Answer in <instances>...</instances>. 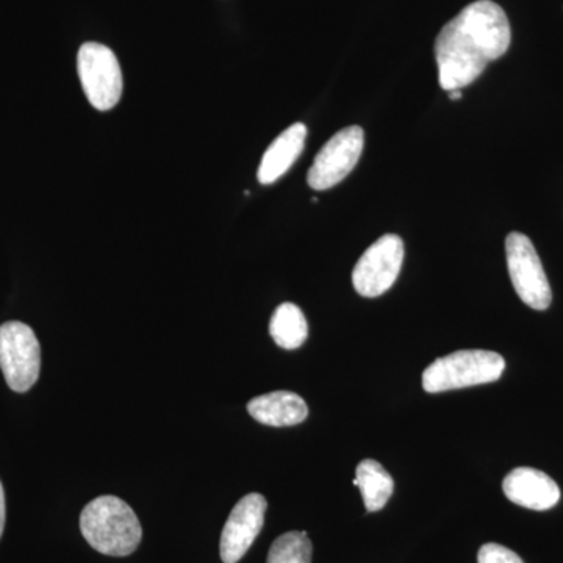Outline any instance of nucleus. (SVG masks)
<instances>
[{
    "instance_id": "f257e3e1",
    "label": "nucleus",
    "mask_w": 563,
    "mask_h": 563,
    "mask_svg": "<svg viewBox=\"0 0 563 563\" xmlns=\"http://www.w3.org/2000/svg\"><path fill=\"white\" fill-rule=\"evenodd\" d=\"M509 20L498 3L477 0L448 22L435 41L439 80L444 91L473 84L488 63L498 60L510 46Z\"/></svg>"
},
{
    "instance_id": "f03ea898",
    "label": "nucleus",
    "mask_w": 563,
    "mask_h": 563,
    "mask_svg": "<svg viewBox=\"0 0 563 563\" xmlns=\"http://www.w3.org/2000/svg\"><path fill=\"white\" fill-rule=\"evenodd\" d=\"M80 531L101 554L125 558L136 551L143 537L139 517L117 496H99L80 515Z\"/></svg>"
},
{
    "instance_id": "7ed1b4c3",
    "label": "nucleus",
    "mask_w": 563,
    "mask_h": 563,
    "mask_svg": "<svg viewBox=\"0 0 563 563\" xmlns=\"http://www.w3.org/2000/svg\"><path fill=\"white\" fill-rule=\"evenodd\" d=\"M506 369L498 352L484 350L455 351L437 358L422 373V388L428 393L459 390L496 383Z\"/></svg>"
},
{
    "instance_id": "20e7f679",
    "label": "nucleus",
    "mask_w": 563,
    "mask_h": 563,
    "mask_svg": "<svg viewBox=\"0 0 563 563\" xmlns=\"http://www.w3.org/2000/svg\"><path fill=\"white\" fill-rule=\"evenodd\" d=\"M41 347L35 332L20 321L0 325V369L13 391L31 390L40 377Z\"/></svg>"
},
{
    "instance_id": "39448f33",
    "label": "nucleus",
    "mask_w": 563,
    "mask_h": 563,
    "mask_svg": "<svg viewBox=\"0 0 563 563\" xmlns=\"http://www.w3.org/2000/svg\"><path fill=\"white\" fill-rule=\"evenodd\" d=\"M77 70L85 96L96 110H111L120 102L121 66L109 47L99 43H85L77 55Z\"/></svg>"
},
{
    "instance_id": "423d86ee",
    "label": "nucleus",
    "mask_w": 563,
    "mask_h": 563,
    "mask_svg": "<svg viewBox=\"0 0 563 563\" xmlns=\"http://www.w3.org/2000/svg\"><path fill=\"white\" fill-rule=\"evenodd\" d=\"M510 280L521 301L533 310H547L553 301L550 282L529 236L509 233L506 240Z\"/></svg>"
},
{
    "instance_id": "0eeeda50",
    "label": "nucleus",
    "mask_w": 563,
    "mask_h": 563,
    "mask_svg": "<svg viewBox=\"0 0 563 563\" xmlns=\"http://www.w3.org/2000/svg\"><path fill=\"white\" fill-rule=\"evenodd\" d=\"M402 261L401 236L393 235V233L380 236L358 258L357 265L352 272V284H354L355 291L363 298L383 296L398 279Z\"/></svg>"
},
{
    "instance_id": "6e6552de",
    "label": "nucleus",
    "mask_w": 563,
    "mask_h": 563,
    "mask_svg": "<svg viewBox=\"0 0 563 563\" xmlns=\"http://www.w3.org/2000/svg\"><path fill=\"white\" fill-rule=\"evenodd\" d=\"M363 146L365 133L358 125H351L335 133L314 158L307 176L310 187L317 191H324L346 179L347 174H351L361 161Z\"/></svg>"
},
{
    "instance_id": "1a4fd4ad",
    "label": "nucleus",
    "mask_w": 563,
    "mask_h": 563,
    "mask_svg": "<svg viewBox=\"0 0 563 563\" xmlns=\"http://www.w3.org/2000/svg\"><path fill=\"white\" fill-rule=\"evenodd\" d=\"M268 503L261 493H250L233 507L221 533V561L239 563L262 532Z\"/></svg>"
},
{
    "instance_id": "9d476101",
    "label": "nucleus",
    "mask_w": 563,
    "mask_h": 563,
    "mask_svg": "<svg viewBox=\"0 0 563 563\" xmlns=\"http://www.w3.org/2000/svg\"><path fill=\"white\" fill-rule=\"evenodd\" d=\"M503 490L509 501L539 512L553 509L561 499L559 485L548 474L528 466L507 474Z\"/></svg>"
},
{
    "instance_id": "9b49d317",
    "label": "nucleus",
    "mask_w": 563,
    "mask_h": 563,
    "mask_svg": "<svg viewBox=\"0 0 563 563\" xmlns=\"http://www.w3.org/2000/svg\"><path fill=\"white\" fill-rule=\"evenodd\" d=\"M247 412L262 424L285 428L306 421L309 407L296 393L279 390L251 399L247 402Z\"/></svg>"
},
{
    "instance_id": "f8f14e48",
    "label": "nucleus",
    "mask_w": 563,
    "mask_h": 563,
    "mask_svg": "<svg viewBox=\"0 0 563 563\" xmlns=\"http://www.w3.org/2000/svg\"><path fill=\"white\" fill-rule=\"evenodd\" d=\"M306 136L307 129L301 122H296L287 131L282 132L263 154L257 173L258 181L269 185L279 180L302 154Z\"/></svg>"
},
{
    "instance_id": "ddd939ff",
    "label": "nucleus",
    "mask_w": 563,
    "mask_h": 563,
    "mask_svg": "<svg viewBox=\"0 0 563 563\" xmlns=\"http://www.w3.org/2000/svg\"><path fill=\"white\" fill-rule=\"evenodd\" d=\"M355 487L361 488L366 512H379L391 498L395 481L379 462L366 459L355 470Z\"/></svg>"
},
{
    "instance_id": "4468645a",
    "label": "nucleus",
    "mask_w": 563,
    "mask_h": 563,
    "mask_svg": "<svg viewBox=\"0 0 563 563\" xmlns=\"http://www.w3.org/2000/svg\"><path fill=\"white\" fill-rule=\"evenodd\" d=\"M269 333L282 350H298L309 336V324L296 303L285 302L274 312Z\"/></svg>"
},
{
    "instance_id": "2eb2a0df",
    "label": "nucleus",
    "mask_w": 563,
    "mask_h": 563,
    "mask_svg": "<svg viewBox=\"0 0 563 563\" xmlns=\"http://www.w3.org/2000/svg\"><path fill=\"white\" fill-rule=\"evenodd\" d=\"M312 553L306 531L287 532L274 540L266 563H312Z\"/></svg>"
},
{
    "instance_id": "dca6fc26",
    "label": "nucleus",
    "mask_w": 563,
    "mask_h": 563,
    "mask_svg": "<svg viewBox=\"0 0 563 563\" xmlns=\"http://www.w3.org/2000/svg\"><path fill=\"white\" fill-rule=\"evenodd\" d=\"M479 563H525L523 559L509 548L498 543L484 544L477 554Z\"/></svg>"
},
{
    "instance_id": "f3484780",
    "label": "nucleus",
    "mask_w": 563,
    "mask_h": 563,
    "mask_svg": "<svg viewBox=\"0 0 563 563\" xmlns=\"http://www.w3.org/2000/svg\"><path fill=\"white\" fill-rule=\"evenodd\" d=\"M5 493H3L2 483H0V537H2L3 528H5Z\"/></svg>"
},
{
    "instance_id": "a211bd4d",
    "label": "nucleus",
    "mask_w": 563,
    "mask_h": 563,
    "mask_svg": "<svg viewBox=\"0 0 563 563\" xmlns=\"http://www.w3.org/2000/svg\"><path fill=\"white\" fill-rule=\"evenodd\" d=\"M462 90H454V91H451V98L454 99V101H457L459 98H461V92Z\"/></svg>"
}]
</instances>
